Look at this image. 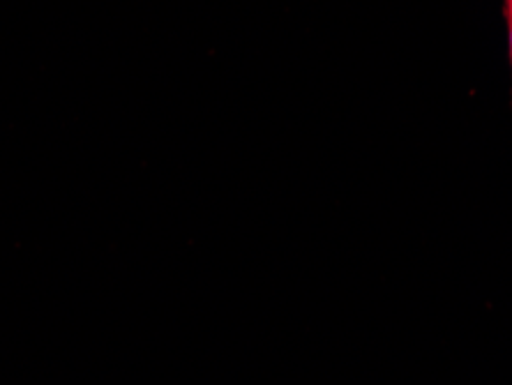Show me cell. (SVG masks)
<instances>
[{"instance_id": "6da1fadb", "label": "cell", "mask_w": 512, "mask_h": 385, "mask_svg": "<svg viewBox=\"0 0 512 385\" xmlns=\"http://www.w3.org/2000/svg\"><path fill=\"white\" fill-rule=\"evenodd\" d=\"M506 19H508V42H510V63H512V0H506Z\"/></svg>"}]
</instances>
